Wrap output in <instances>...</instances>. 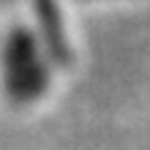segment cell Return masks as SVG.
<instances>
[{"label":"cell","mask_w":150,"mask_h":150,"mask_svg":"<svg viewBox=\"0 0 150 150\" xmlns=\"http://www.w3.org/2000/svg\"><path fill=\"white\" fill-rule=\"evenodd\" d=\"M5 65H8V90L15 100H30L45 88V68L38 58L35 40L30 38L28 30H15L8 43L5 53Z\"/></svg>","instance_id":"1"},{"label":"cell","mask_w":150,"mask_h":150,"mask_svg":"<svg viewBox=\"0 0 150 150\" xmlns=\"http://www.w3.org/2000/svg\"><path fill=\"white\" fill-rule=\"evenodd\" d=\"M38 8V20L43 28V38L48 43L50 53L58 63H68L70 53H68V40L63 33V20H60V10L55 5V0H35Z\"/></svg>","instance_id":"2"}]
</instances>
